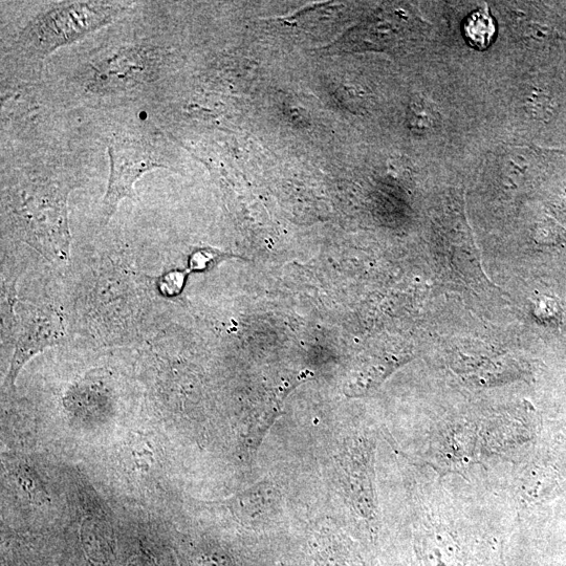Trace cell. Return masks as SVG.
I'll list each match as a JSON object with an SVG mask.
<instances>
[{
    "label": "cell",
    "instance_id": "cell-1",
    "mask_svg": "<svg viewBox=\"0 0 566 566\" xmlns=\"http://www.w3.org/2000/svg\"><path fill=\"white\" fill-rule=\"evenodd\" d=\"M72 183L35 176L3 191V217L13 233L52 263H67L71 253L68 199Z\"/></svg>",
    "mask_w": 566,
    "mask_h": 566
},
{
    "label": "cell",
    "instance_id": "cell-2",
    "mask_svg": "<svg viewBox=\"0 0 566 566\" xmlns=\"http://www.w3.org/2000/svg\"><path fill=\"white\" fill-rule=\"evenodd\" d=\"M132 3L64 2L40 11L28 21L17 36L15 46L21 55L45 59L106 27L126 11Z\"/></svg>",
    "mask_w": 566,
    "mask_h": 566
},
{
    "label": "cell",
    "instance_id": "cell-3",
    "mask_svg": "<svg viewBox=\"0 0 566 566\" xmlns=\"http://www.w3.org/2000/svg\"><path fill=\"white\" fill-rule=\"evenodd\" d=\"M111 176L101 206L103 223L112 219L120 203L136 200L135 184L146 172L165 168V158L158 147L145 137L116 138L108 147Z\"/></svg>",
    "mask_w": 566,
    "mask_h": 566
},
{
    "label": "cell",
    "instance_id": "cell-4",
    "mask_svg": "<svg viewBox=\"0 0 566 566\" xmlns=\"http://www.w3.org/2000/svg\"><path fill=\"white\" fill-rule=\"evenodd\" d=\"M14 301L11 306L14 353L10 364L7 386L13 388L20 370L46 348L62 342L67 335V324L55 308L35 306Z\"/></svg>",
    "mask_w": 566,
    "mask_h": 566
},
{
    "label": "cell",
    "instance_id": "cell-5",
    "mask_svg": "<svg viewBox=\"0 0 566 566\" xmlns=\"http://www.w3.org/2000/svg\"><path fill=\"white\" fill-rule=\"evenodd\" d=\"M145 49H121L115 54L99 61L94 65L95 71L89 86L98 89L124 90L150 79L159 71L157 63H162L163 56L145 57Z\"/></svg>",
    "mask_w": 566,
    "mask_h": 566
},
{
    "label": "cell",
    "instance_id": "cell-6",
    "mask_svg": "<svg viewBox=\"0 0 566 566\" xmlns=\"http://www.w3.org/2000/svg\"><path fill=\"white\" fill-rule=\"evenodd\" d=\"M495 33V21L486 9L473 12L465 20L464 36L469 46L475 50H487Z\"/></svg>",
    "mask_w": 566,
    "mask_h": 566
},
{
    "label": "cell",
    "instance_id": "cell-7",
    "mask_svg": "<svg viewBox=\"0 0 566 566\" xmlns=\"http://www.w3.org/2000/svg\"><path fill=\"white\" fill-rule=\"evenodd\" d=\"M402 21L404 20L401 18L374 20V23L367 26L365 31L367 30L368 37H377L373 40L376 48L395 45L397 41L405 37V31L409 26V24L404 25Z\"/></svg>",
    "mask_w": 566,
    "mask_h": 566
}]
</instances>
